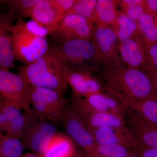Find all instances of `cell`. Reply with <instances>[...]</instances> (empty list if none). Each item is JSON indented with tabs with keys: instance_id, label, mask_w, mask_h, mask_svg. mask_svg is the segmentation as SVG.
Here are the masks:
<instances>
[{
	"instance_id": "cell-20",
	"label": "cell",
	"mask_w": 157,
	"mask_h": 157,
	"mask_svg": "<svg viewBox=\"0 0 157 157\" xmlns=\"http://www.w3.org/2000/svg\"><path fill=\"white\" fill-rule=\"evenodd\" d=\"M76 145L67 134L57 132L42 155L43 157H74L78 152Z\"/></svg>"
},
{
	"instance_id": "cell-40",
	"label": "cell",
	"mask_w": 157,
	"mask_h": 157,
	"mask_svg": "<svg viewBox=\"0 0 157 157\" xmlns=\"http://www.w3.org/2000/svg\"><path fill=\"white\" fill-rule=\"evenodd\" d=\"M154 19L157 25V15H156L155 17H154Z\"/></svg>"
},
{
	"instance_id": "cell-13",
	"label": "cell",
	"mask_w": 157,
	"mask_h": 157,
	"mask_svg": "<svg viewBox=\"0 0 157 157\" xmlns=\"http://www.w3.org/2000/svg\"><path fill=\"white\" fill-rule=\"evenodd\" d=\"M89 131L98 145L120 144L132 151H137L142 147L127 126L121 128L102 126Z\"/></svg>"
},
{
	"instance_id": "cell-15",
	"label": "cell",
	"mask_w": 157,
	"mask_h": 157,
	"mask_svg": "<svg viewBox=\"0 0 157 157\" xmlns=\"http://www.w3.org/2000/svg\"><path fill=\"white\" fill-rule=\"evenodd\" d=\"M119 52L123 63L127 67L142 70L146 66V49L138 34L120 43Z\"/></svg>"
},
{
	"instance_id": "cell-7",
	"label": "cell",
	"mask_w": 157,
	"mask_h": 157,
	"mask_svg": "<svg viewBox=\"0 0 157 157\" xmlns=\"http://www.w3.org/2000/svg\"><path fill=\"white\" fill-rule=\"evenodd\" d=\"M94 26L90 41L104 69L124 65L119 52L120 43L114 29L109 26Z\"/></svg>"
},
{
	"instance_id": "cell-36",
	"label": "cell",
	"mask_w": 157,
	"mask_h": 157,
	"mask_svg": "<svg viewBox=\"0 0 157 157\" xmlns=\"http://www.w3.org/2000/svg\"><path fill=\"white\" fill-rule=\"evenodd\" d=\"M151 81L152 86L155 94L157 97V78L154 77H149Z\"/></svg>"
},
{
	"instance_id": "cell-42",
	"label": "cell",
	"mask_w": 157,
	"mask_h": 157,
	"mask_svg": "<svg viewBox=\"0 0 157 157\" xmlns=\"http://www.w3.org/2000/svg\"></svg>"
},
{
	"instance_id": "cell-10",
	"label": "cell",
	"mask_w": 157,
	"mask_h": 157,
	"mask_svg": "<svg viewBox=\"0 0 157 157\" xmlns=\"http://www.w3.org/2000/svg\"><path fill=\"white\" fill-rule=\"evenodd\" d=\"M94 27L87 18L71 14L65 16L49 35L56 43L75 39L90 41Z\"/></svg>"
},
{
	"instance_id": "cell-11",
	"label": "cell",
	"mask_w": 157,
	"mask_h": 157,
	"mask_svg": "<svg viewBox=\"0 0 157 157\" xmlns=\"http://www.w3.org/2000/svg\"><path fill=\"white\" fill-rule=\"evenodd\" d=\"M71 68L68 84L72 92L82 98L96 93L104 92L105 83H103L101 77L95 75L101 70L87 67Z\"/></svg>"
},
{
	"instance_id": "cell-25",
	"label": "cell",
	"mask_w": 157,
	"mask_h": 157,
	"mask_svg": "<svg viewBox=\"0 0 157 157\" xmlns=\"http://www.w3.org/2000/svg\"><path fill=\"white\" fill-rule=\"evenodd\" d=\"M24 148L21 140L0 133V157H21Z\"/></svg>"
},
{
	"instance_id": "cell-22",
	"label": "cell",
	"mask_w": 157,
	"mask_h": 157,
	"mask_svg": "<svg viewBox=\"0 0 157 157\" xmlns=\"http://www.w3.org/2000/svg\"><path fill=\"white\" fill-rule=\"evenodd\" d=\"M119 99L127 109L137 113L147 122L157 125V98L141 101Z\"/></svg>"
},
{
	"instance_id": "cell-30",
	"label": "cell",
	"mask_w": 157,
	"mask_h": 157,
	"mask_svg": "<svg viewBox=\"0 0 157 157\" xmlns=\"http://www.w3.org/2000/svg\"><path fill=\"white\" fill-rule=\"evenodd\" d=\"M24 26L26 29L31 33L41 38H45L51 32L48 27L33 19L27 22L25 21Z\"/></svg>"
},
{
	"instance_id": "cell-1",
	"label": "cell",
	"mask_w": 157,
	"mask_h": 157,
	"mask_svg": "<svg viewBox=\"0 0 157 157\" xmlns=\"http://www.w3.org/2000/svg\"><path fill=\"white\" fill-rule=\"evenodd\" d=\"M71 69L52 47L36 60L22 65L17 74L31 86L52 90L64 96Z\"/></svg>"
},
{
	"instance_id": "cell-37",
	"label": "cell",
	"mask_w": 157,
	"mask_h": 157,
	"mask_svg": "<svg viewBox=\"0 0 157 157\" xmlns=\"http://www.w3.org/2000/svg\"><path fill=\"white\" fill-rule=\"evenodd\" d=\"M21 157H43L41 155L39 154L35 153H26L22 155Z\"/></svg>"
},
{
	"instance_id": "cell-26",
	"label": "cell",
	"mask_w": 157,
	"mask_h": 157,
	"mask_svg": "<svg viewBox=\"0 0 157 157\" xmlns=\"http://www.w3.org/2000/svg\"><path fill=\"white\" fill-rule=\"evenodd\" d=\"M144 0H120L118 6L121 7V12L129 19L137 22L141 15L144 13Z\"/></svg>"
},
{
	"instance_id": "cell-16",
	"label": "cell",
	"mask_w": 157,
	"mask_h": 157,
	"mask_svg": "<svg viewBox=\"0 0 157 157\" xmlns=\"http://www.w3.org/2000/svg\"><path fill=\"white\" fill-rule=\"evenodd\" d=\"M127 115L129 128L142 147H157V125L147 122L129 109Z\"/></svg>"
},
{
	"instance_id": "cell-17",
	"label": "cell",
	"mask_w": 157,
	"mask_h": 157,
	"mask_svg": "<svg viewBox=\"0 0 157 157\" xmlns=\"http://www.w3.org/2000/svg\"><path fill=\"white\" fill-rule=\"evenodd\" d=\"M83 99L86 107L92 110L112 113L123 117L127 115L128 109L118 98L109 93H96Z\"/></svg>"
},
{
	"instance_id": "cell-34",
	"label": "cell",
	"mask_w": 157,
	"mask_h": 157,
	"mask_svg": "<svg viewBox=\"0 0 157 157\" xmlns=\"http://www.w3.org/2000/svg\"><path fill=\"white\" fill-rule=\"evenodd\" d=\"M135 151L140 157H157V147H142Z\"/></svg>"
},
{
	"instance_id": "cell-33",
	"label": "cell",
	"mask_w": 157,
	"mask_h": 157,
	"mask_svg": "<svg viewBox=\"0 0 157 157\" xmlns=\"http://www.w3.org/2000/svg\"><path fill=\"white\" fill-rule=\"evenodd\" d=\"M144 13L153 17L157 15V0H144Z\"/></svg>"
},
{
	"instance_id": "cell-18",
	"label": "cell",
	"mask_w": 157,
	"mask_h": 157,
	"mask_svg": "<svg viewBox=\"0 0 157 157\" xmlns=\"http://www.w3.org/2000/svg\"><path fill=\"white\" fill-rule=\"evenodd\" d=\"M10 17L2 14L0 20V70H9L14 68V57L12 48Z\"/></svg>"
},
{
	"instance_id": "cell-9",
	"label": "cell",
	"mask_w": 157,
	"mask_h": 157,
	"mask_svg": "<svg viewBox=\"0 0 157 157\" xmlns=\"http://www.w3.org/2000/svg\"><path fill=\"white\" fill-rule=\"evenodd\" d=\"M61 123L65 134L81 147L88 156H91L98 144L71 102L68 104Z\"/></svg>"
},
{
	"instance_id": "cell-2",
	"label": "cell",
	"mask_w": 157,
	"mask_h": 157,
	"mask_svg": "<svg viewBox=\"0 0 157 157\" xmlns=\"http://www.w3.org/2000/svg\"><path fill=\"white\" fill-rule=\"evenodd\" d=\"M100 74L117 98L135 101L157 98L150 79L142 70L122 65L104 68Z\"/></svg>"
},
{
	"instance_id": "cell-19",
	"label": "cell",
	"mask_w": 157,
	"mask_h": 157,
	"mask_svg": "<svg viewBox=\"0 0 157 157\" xmlns=\"http://www.w3.org/2000/svg\"><path fill=\"white\" fill-rule=\"evenodd\" d=\"M48 27L51 32L63 19L52 5L50 0H40L23 15Z\"/></svg>"
},
{
	"instance_id": "cell-41",
	"label": "cell",
	"mask_w": 157,
	"mask_h": 157,
	"mask_svg": "<svg viewBox=\"0 0 157 157\" xmlns=\"http://www.w3.org/2000/svg\"><path fill=\"white\" fill-rule=\"evenodd\" d=\"M85 157H89L87 156L86 155V153H85Z\"/></svg>"
},
{
	"instance_id": "cell-6",
	"label": "cell",
	"mask_w": 157,
	"mask_h": 157,
	"mask_svg": "<svg viewBox=\"0 0 157 157\" xmlns=\"http://www.w3.org/2000/svg\"><path fill=\"white\" fill-rule=\"evenodd\" d=\"M32 86L18 74L0 70L1 100L24 111H31L30 91Z\"/></svg>"
},
{
	"instance_id": "cell-8",
	"label": "cell",
	"mask_w": 157,
	"mask_h": 157,
	"mask_svg": "<svg viewBox=\"0 0 157 157\" xmlns=\"http://www.w3.org/2000/svg\"><path fill=\"white\" fill-rule=\"evenodd\" d=\"M39 119L33 108L22 113L0 100V130L7 136L21 140L29 128Z\"/></svg>"
},
{
	"instance_id": "cell-3",
	"label": "cell",
	"mask_w": 157,
	"mask_h": 157,
	"mask_svg": "<svg viewBox=\"0 0 157 157\" xmlns=\"http://www.w3.org/2000/svg\"><path fill=\"white\" fill-rule=\"evenodd\" d=\"M22 18L11 28L12 48L14 59L24 64L30 63L43 56L49 47L45 38L33 35L24 26Z\"/></svg>"
},
{
	"instance_id": "cell-39",
	"label": "cell",
	"mask_w": 157,
	"mask_h": 157,
	"mask_svg": "<svg viewBox=\"0 0 157 157\" xmlns=\"http://www.w3.org/2000/svg\"><path fill=\"white\" fill-rule=\"evenodd\" d=\"M85 153H83L82 152L78 151L77 155H76L74 157H84Z\"/></svg>"
},
{
	"instance_id": "cell-21",
	"label": "cell",
	"mask_w": 157,
	"mask_h": 157,
	"mask_svg": "<svg viewBox=\"0 0 157 157\" xmlns=\"http://www.w3.org/2000/svg\"><path fill=\"white\" fill-rule=\"evenodd\" d=\"M118 1L98 0L92 22L95 25L109 26L114 28L116 24Z\"/></svg>"
},
{
	"instance_id": "cell-23",
	"label": "cell",
	"mask_w": 157,
	"mask_h": 157,
	"mask_svg": "<svg viewBox=\"0 0 157 157\" xmlns=\"http://www.w3.org/2000/svg\"><path fill=\"white\" fill-rule=\"evenodd\" d=\"M137 23V34L145 48L157 42V25L154 17L144 13Z\"/></svg>"
},
{
	"instance_id": "cell-28",
	"label": "cell",
	"mask_w": 157,
	"mask_h": 157,
	"mask_svg": "<svg viewBox=\"0 0 157 157\" xmlns=\"http://www.w3.org/2000/svg\"><path fill=\"white\" fill-rule=\"evenodd\" d=\"M97 2L98 0H76L65 16L76 14L92 21Z\"/></svg>"
},
{
	"instance_id": "cell-27",
	"label": "cell",
	"mask_w": 157,
	"mask_h": 157,
	"mask_svg": "<svg viewBox=\"0 0 157 157\" xmlns=\"http://www.w3.org/2000/svg\"><path fill=\"white\" fill-rule=\"evenodd\" d=\"M131 151L126 148L125 147L120 144L98 145L94 154L91 157H128Z\"/></svg>"
},
{
	"instance_id": "cell-24",
	"label": "cell",
	"mask_w": 157,
	"mask_h": 157,
	"mask_svg": "<svg viewBox=\"0 0 157 157\" xmlns=\"http://www.w3.org/2000/svg\"><path fill=\"white\" fill-rule=\"evenodd\" d=\"M119 43L135 36L137 34V23L118 11L116 24L114 28Z\"/></svg>"
},
{
	"instance_id": "cell-4",
	"label": "cell",
	"mask_w": 157,
	"mask_h": 157,
	"mask_svg": "<svg viewBox=\"0 0 157 157\" xmlns=\"http://www.w3.org/2000/svg\"><path fill=\"white\" fill-rule=\"evenodd\" d=\"M31 105L42 120L56 124L61 123L69 101L55 91L32 86L30 91Z\"/></svg>"
},
{
	"instance_id": "cell-29",
	"label": "cell",
	"mask_w": 157,
	"mask_h": 157,
	"mask_svg": "<svg viewBox=\"0 0 157 157\" xmlns=\"http://www.w3.org/2000/svg\"><path fill=\"white\" fill-rule=\"evenodd\" d=\"M40 0H8L1 1V3L6 4L9 8L6 14L12 18L15 14L18 13L23 16L29 9L39 2Z\"/></svg>"
},
{
	"instance_id": "cell-31",
	"label": "cell",
	"mask_w": 157,
	"mask_h": 157,
	"mask_svg": "<svg viewBox=\"0 0 157 157\" xmlns=\"http://www.w3.org/2000/svg\"><path fill=\"white\" fill-rule=\"evenodd\" d=\"M76 1V0H50L52 5L63 18Z\"/></svg>"
},
{
	"instance_id": "cell-14",
	"label": "cell",
	"mask_w": 157,
	"mask_h": 157,
	"mask_svg": "<svg viewBox=\"0 0 157 157\" xmlns=\"http://www.w3.org/2000/svg\"><path fill=\"white\" fill-rule=\"evenodd\" d=\"M56 132L55 124L39 119L29 128L21 139L24 148L42 155Z\"/></svg>"
},
{
	"instance_id": "cell-38",
	"label": "cell",
	"mask_w": 157,
	"mask_h": 157,
	"mask_svg": "<svg viewBox=\"0 0 157 157\" xmlns=\"http://www.w3.org/2000/svg\"><path fill=\"white\" fill-rule=\"evenodd\" d=\"M128 157H140L139 154L135 151H131Z\"/></svg>"
},
{
	"instance_id": "cell-5",
	"label": "cell",
	"mask_w": 157,
	"mask_h": 157,
	"mask_svg": "<svg viewBox=\"0 0 157 157\" xmlns=\"http://www.w3.org/2000/svg\"><path fill=\"white\" fill-rule=\"evenodd\" d=\"M52 47L71 68L87 67L101 70L100 69L102 66L90 40L73 39L56 43Z\"/></svg>"
},
{
	"instance_id": "cell-32",
	"label": "cell",
	"mask_w": 157,
	"mask_h": 157,
	"mask_svg": "<svg viewBox=\"0 0 157 157\" xmlns=\"http://www.w3.org/2000/svg\"><path fill=\"white\" fill-rule=\"evenodd\" d=\"M146 65L145 67L157 68V42L146 48Z\"/></svg>"
},
{
	"instance_id": "cell-35",
	"label": "cell",
	"mask_w": 157,
	"mask_h": 157,
	"mask_svg": "<svg viewBox=\"0 0 157 157\" xmlns=\"http://www.w3.org/2000/svg\"><path fill=\"white\" fill-rule=\"evenodd\" d=\"M144 71L149 77H154L157 78V68L145 67L142 69Z\"/></svg>"
},
{
	"instance_id": "cell-12",
	"label": "cell",
	"mask_w": 157,
	"mask_h": 157,
	"mask_svg": "<svg viewBox=\"0 0 157 157\" xmlns=\"http://www.w3.org/2000/svg\"><path fill=\"white\" fill-rule=\"evenodd\" d=\"M71 103L80 116L89 130L102 126L117 127L127 126L124 117L112 113L99 112L86 107L83 98L71 94Z\"/></svg>"
}]
</instances>
